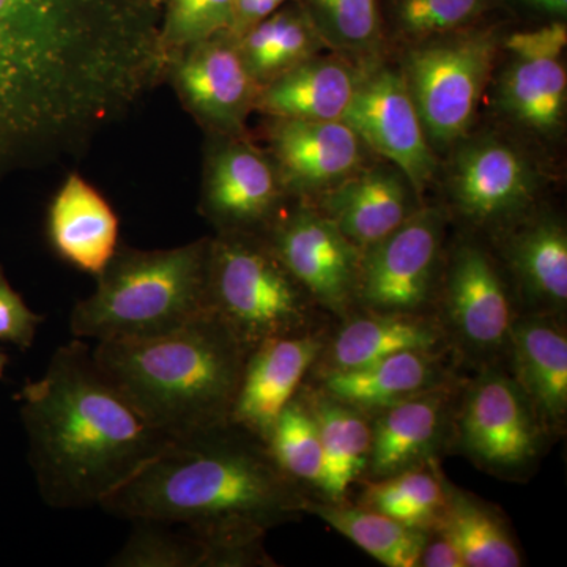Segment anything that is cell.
I'll return each instance as SVG.
<instances>
[{
	"label": "cell",
	"instance_id": "cell-1",
	"mask_svg": "<svg viewBox=\"0 0 567 567\" xmlns=\"http://www.w3.org/2000/svg\"><path fill=\"white\" fill-rule=\"evenodd\" d=\"M151 0H0V182L91 147L163 84Z\"/></svg>",
	"mask_w": 567,
	"mask_h": 567
},
{
	"label": "cell",
	"instance_id": "cell-2",
	"mask_svg": "<svg viewBox=\"0 0 567 567\" xmlns=\"http://www.w3.org/2000/svg\"><path fill=\"white\" fill-rule=\"evenodd\" d=\"M17 401L37 488L52 509L100 506L169 442L112 385L82 339L59 347Z\"/></svg>",
	"mask_w": 567,
	"mask_h": 567
},
{
	"label": "cell",
	"instance_id": "cell-3",
	"mask_svg": "<svg viewBox=\"0 0 567 567\" xmlns=\"http://www.w3.org/2000/svg\"><path fill=\"white\" fill-rule=\"evenodd\" d=\"M308 502L262 439L224 423L171 439L100 507L130 522H244L268 532L298 520Z\"/></svg>",
	"mask_w": 567,
	"mask_h": 567
},
{
	"label": "cell",
	"instance_id": "cell-4",
	"mask_svg": "<svg viewBox=\"0 0 567 567\" xmlns=\"http://www.w3.org/2000/svg\"><path fill=\"white\" fill-rule=\"evenodd\" d=\"M248 353L212 309L169 333L92 349L112 385L169 440L229 423Z\"/></svg>",
	"mask_w": 567,
	"mask_h": 567
},
{
	"label": "cell",
	"instance_id": "cell-5",
	"mask_svg": "<svg viewBox=\"0 0 567 567\" xmlns=\"http://www.w3.org/2000/svg\"><path fill=\"white\" fill-rule=\"evenodd\" d=\"M210 237L169 249L118 246L95 290L74 305L73 338L96 342L169 333L210 309Z\"/></svg>",
	"mask_w": 567,
	"mask_h": 567
},
{
	"label": "cell",
	"instance_id": "cell-6",
	"mask_svg": "<svg viewBox=\"0 0 567 567\" xmlns=\"http://www.w3.org/2000/svg\"><path fill=\"white\" fill-rule=\"evenodd\" d=\"M208 306L248 352L312 330L316 303L264 235L216 234L208 251Z\"/></svg>",
	"mask_w": 567,
	"mask_h": 567
},
{
	"label": "cell",
	"instance_id": "cell-7",
	"mask_svg": "<svg viewBox=\"0 0 567 567\" xmlns=\"http://www.w3.org/2000/svg\"><path fill=\"white\" fill-rule=\"evenodd\" d=\"M502 43L499 25L483 22L412 43L402 73L431 145L447 147L468 133Z\"/></svg>",
	"mask_w": 567,
	"mask_h": 567
},
{
	"label": "cell",
	"instance_id": "cell-8",
	"mask_svg": "<svg viewBox=\"0 0 567 567\" xmlns=\"http://www.w3.org/2000/svg\"><path fill=\"white\" fill-rule=\"evenodd\" d=\"M453 423L458 451L484 472L509 481L535 472L548 435L516 379L498 368L484 369L470 383Z\"/></svg>",
	"mask_w": 567,
	"mask_h": 567
},
{
	"label": "cell",
	"instance_id": "cell-9",
	"mask_svg": "<svg viewBox=\"0 0 567 567\" xmlns=\"http://www.w3.org/2000/svg\"><path fill=\"white\" fill-rule=\"evenodd\" d=\"M287 197L270 153L246 134L207 136L199 212L216 234L262 235Z\"/></svg>",
	"mask_w": 567,
	"mask_h": 567
},
{
	"label": "cell",
	"instance_id": "cell-10",
	"mask_svg": "<svg viewBox=\"0 0 567 567\" xmlns=\"http://www.w3.org/2000/svg\"><path fill=\"white\" fill-rule=\"evenodd\" d=\"M163 82L207 136L246 134L260 85L246 69L233 33H215L171 54Z\"/></svg>",
	"mask_w": 567,
	"mask_h": 567
},
{
	"label": "cell",
	"instance_id": "cell-11",
	"mask_svg": "<svg viewBox=\"0 0 567 567\" xmlns=\"http://www.w3.org/2000/svg\"><path fill=\"white\" fill-rule=\"evenodd\" d=\"M262 235L316 306L347 316L358 301L363 251L327 215L301 200Z\"/></svg>",
	"mask_w": 567,
	"mask_h": 567
},
{
	"label": "cell",
	"instance_id": "cell-12",
	"mask_svg": "<svg viewBox=\"0 0 567 567\" xmlns=\"http://www.w3.org/2000/svg\"><path fill=\"white\" fill-rule=\"evenodd\" d=\"M445 218L417 208L404 224L361 254L358 303L368 311L421 315L434 292Z\"/></svg>",
	"mask_w": 567,
	"mask_h": 567
},
{
	"label": "cell",
	"instance_id": "cell-13",
	"mask_svg": "<svg viewBox=\"0 0 567 567\" xmlns=\"http://www.w3.org/2000/svg\"><path fill=\"white\" fill-rule=\"evenodd\" d=\"M342 122L423 194L435 174V153L402 70L375 62L363 65Z\"/></svg>",
	"mask_w": 567,
	"mask_h": 567
},
{
	"label": "cell",
	"instance_id": "cell-14",
	"mask_svg": "<svg viewBox=\"0 0 567 567\" xmlns=\"http://www.w3.org/2000/svg\"><path fill=\"white\" fill-rule=\"evenodd\" d=\"M267 152L287 196L319 199L365 167L368 145L342 121L268 117Z\"/></svg>",
	"mask_w": 567,
	"mask_h": 567
},
{
	"label": "cell",
	"instance_id": "cell-15",
	"mask_svg": "<svg viewBox=\"0 0 567 567\" xmlns=\"http://www.w3.org/2000/svg\"><path fill=\"white\" fill-rule=\"evenodd\" d=\"M446 324L466 352L492 357L509 344L514 309L494 260L476 245L453 254L445 297Z\"/></svg>",
	"mask_w": 567,
	"mask_h": 567
},
{
	"label": "cell",
	"instance_id": "cell-16",
	"mask_svg": "<svg viewBox=\"0 0 567 567\" xmlns=\"http://www.w3.org/2000/svg\"><path fill=\"white\" fill-rule=\"evenodd\" d=\"M451 194L462 215L480 226L511 221L535 203L537 175L513 145L481 140L458 152Z\"/></svg>",
	"mask_w": 567,
	"mask_h": 567
},
{
	"label": "cell",
	"instance_id": "cell-17",
	"mask_svg": "<svg viewBox=\"0 0 567 567\" xmlns=\"http://www.w3.org/2000/svg\"><path fill=\"white\" fill-rule=\"evenodd\" d=\"M327 342L315 330L270 339L246 358L229 423L267 443L284 406L303 386Z\"/></svg>",
	"mask_w": 567,
	"mask_h": 567
},
{
	"label": "cell",
	"instance_id": "cell-18",
	"mask_svg": "<svg viewBox=\"0 0 567 567\" xmlns=\"http://www.w3.org/2000/svg\"><path fill=\"white\" fill-rule=\"evenodd\" d=\"M47 238L59 259L96 278L122 244L121 221L106 197L73 171L48 207Z\"/></svg>",
	"mask_w": 567,
	"mask_h": 567
},
{
	"label": "cell",
	"instance_id": "cell-19",
	"mask_svg": "<svg viewBox=\"0 0 567 567\" xmlns=\"http://www.w3.org/2000/svg\"><path fill=\"white\" fill-rule=\"evenodd\" d=\"M453 393L450 386L435 388L371 417V453L364 475L372 480L399 475L434 462L442 446L451 416Z\"/></svg>",
	"mask_w": 567,
	"mask_h": 567
},
{
	"label": "cell",
	"instance_id": "cell-20",
	"mask_svg": "<svg viewBox=\"0 0 567 567\" xmlns=\"http://www.w3.org/2000/svg\"><path fill=\"white\" fill-rule=\"evenodd\" d=\"M415 194L409 178L393 164L365 166L320 196L317 208L364 251L394 233L417 210Z\"/></svg>",
	"mask_w": 567,
	"mask_h": 567
},
{
	"label": "cell",
	"instance_id": "cell-21",
	"mask_svg": "<svg viewBox=\"0 0 567 567\" xmlns=\"http://www.w3.org/2000/svg\"><path fill=\"white\" fill-rule=\"evenodd\" d=\"M513 374L547 431H559L567 415V336L558 316L516 317L509 344Z\"/></svg>",
	"mask_w": 567,
	"mask_h": 567
},
{
	"label": "cell",
	"instance_id": "cell-22",
	"mask_svg": "<svg viewBox=\"0 0 567 567\" xmlns=\"http://www.w3.org/2000/svg\"><path fill=\"white\" fill-rule=\"evenodd\" d=\"M361 69L344 55H315L262 85L256 111L270 118L342 121Z\"/></svg>",
	"mask_w": 567,
	"mask_h": 567
},
{
	"label": "cell",
	"instance_id": "cell-23",
	"mask_svg": "<svg viewBox=\"0 0 567 567\" xmlns=\"http://www.w3.org/2000/svg\"><path fill=\"white\" fill-rule=\"evenodd\" d=\"M447 386L442 350H409L350 371L323 372L320 391L365 415Z\"/></svg>",
	"mask_w": 567,
	"mask_h": 567
},
{
	"label": "cell",
	"instance_id": "cell-24",
	"mask_svg": "<svg viewBox=\"0 0 567 567\" xmlns=\"http://www.w3.org/2000/svg\"><path fill=\"white\" fill-rule=\"evenodd\" d=\"M446 341L443 323L423 315L368 311L347 320L320 358L323 372L350 371L409 350H440Z\"/></svg>",
	"mask_w": 567,
	"mask_h": 567
},
{
	"label": "cell",
	"instance_id": "cell-25",
	"mask_svg": "<svg viewBox=\"0 0 567 567\" xmlns=\"http://www.w3.org/2000/svg\"><path fill=\"white\" fill-rule=\"evenodd\" d=\"M301 391V390H300ZM319 427L324 473V502H344L346 492L364 475L371 453V416L319 390L301 391Z\"/></svg>",
	"mask_w": 567,
	"mask_h": 567
},
{
	"label": "cell",
	"instance_id": "cell-26",
	"mask_svg": "<svg viewBox=\"0 0 567 567\" xmlns=\"http://www.w3.org/2000/svg\"><path fill=\"white\" fill-rule=\"evenodd\" d=\"M507 259L522 293L540 315L559 316L567 301V233L558 219L543 218L518 229Z\"/></svg>",
	"mask_w": 567,
	"mask_h": 567
},
{
	"label": "cell",
	"instance_id": "cell-27",
	"mask_svg": "<svg viewBox=\"0 0 567 567\" xmlns=\"http://www.w3.org/2000/svg\"><path fill=\"white\" fill-rule=\"evenodd\" d=\"M446 502L434 528L456 546L465 567H520V548L498 509L443 477ZM432 529V532H434Z\"/></svg>",
	"mask_w": 567,
	"mask_h": 567
},
{
	"label": "cell",
	"instance_id": "cell-28",
	"mask_svg": "<svg viewBox=\"0 0 567 567\" xmlns=\"http://www.w3.org/2000/svg\"><path fill=\"white\" fill-rule=\"evenodd\" d=\"M254 81L262 87L327 50L303 7L289 0L237 39Z\"/></svg>",
	"mask_w": 567,
	"mask_h": 567
},
{
	"label": "cell",
	"instance_id": "cell-29",
	"mask_svg": "<svg viewBox=\"0 0 567 567\" xmlns=\"http://www.w3.org/2000/svg\"><path fill=\"white\" fill-rule=\"evenodd\" d=\"M499 104L518 125L554 136L565 125L567 74L561 59L514 58L503 73Z\"/></svg>",
	"mask_w": 567,
	"mask_h": 567
},
{
	"label": "cell",
	"instance_id": "cell-30",
	"mask_svg": "<svg viewBox=\"0 0 567 567\" xmlns=\"http://www.w3.org/2000/svg\"><path fill=\"white\" fill-rule=\"evenodd\" d=\"M308 513L322 518L336 532L388 567L417 566L429 537V532L406 527L379 511L349 506L346 502L319 503L309 498Z\"/></svg>",
	"mask_w": 567,
	"mask_h": 567
},
{
	"label": "cell",
	"instance_id": "cell-31",
	"mask_svg": "<svg viewBox=\"0 0 567 567\" xmlns=\"http://www.w3.org/2000/svg\"><path fill=\"white\" fill-rule=\"evenodd\" d=\"M327 48L360 65L374 62L383 43L380 0H297Z\"/></svg>",
	"mask_w": 567,
	"mask_h": 567
},
{
	"label": "cell",
	"instance_id": "cell-32",
	"mask_svg": "<svg viewBox=\"0 0 567 567\" xmlns=\"http://www.w3.org/2000/svg\"><path fill=\"white\" fill-rule=\"evenodd\" d=\"M446 494L434 462L365 484L361 505L379 511L406 527L432 532L442 517Z\"/></svg>",
	"mask_w": 567,
	"mask_h": 567
},
{
	"label": "cell",
	"instance_id": "cell-33",
	"mask_svg": "<svg viewBox=\"0 0 567 567\" xmlns=\"http://www.w3.org/2000/svg\"><path fill=\"white\" fill-rule=\"evenodd\" d=\"M267 446L284 475L301 491H320L324 473L322 442L301 391L279 413Z\"/></svg>",
	"mask_w": 567,
	"mask_h": 567
},
{
	"label": "cell",
	"instance_id": "cell-34",
	"mask_svg": "<svg viewBox=\"0 0 567 567\" xmlns=\"http://www.w3.org/2000/svg\"><path fill=\"white\" fill-rule=\"evenodd\" d=\"M380 7L401 39L420 43L480 24L503 0H380Z\"/></svg>",
	"mask_w": 567,
	"mask_h": 567
},
{
	"label": "cell",
	"instance_id": "cell-35",
	"mask_svg": "<svg viewBox=\"0 0 567 567\" xmlns=\"http://www.w3.org/2000/svg\"><path fill=\"white\" fill-rule=\"evenodd\" d=\"M132 524L128 539L107 566L203 567V547L188 528L148 520Z\"/></svg>",
	"mask_w": 567,
	"mask_h": 567
},
{
	"label": "cell",
	"instance_id": "cell-36",
	"mask_svg": "<svg viewBox=\"0 0 567 567\" xmlns=\"http://www.w3.org/2000/svg\"><path fill=\"white\" fill-rule=\"evenodd\" d=\"M235 0H166L159 24L164 61L174 52L227 31Z\"/></svg>",
	"mask_w": 567,
	"mask_h": 567
},
{
	"label": "cell",
	"instance_id": "cell-37",
	"mask_svg": "<svg viewBox=\"0 0 567 567\" xmlns=\"http://www.w3.org/2000/svg\"><path fill=\"white\" fill-rule=\"evenodd\" d=\"M44 316L32 311L20 292L13 289L6 268L0 264V342H7L25 352L35 342L37 331Z\"/></svg>",
	"mask_w": 567,
	"mask_h": 567
},
{
	"label": "cell",
	"instance_id": "cell-38",
	"mask_svg": "<svg viewBox=\"0 0 567 567\" xmlns=\"http://www.w3.org/2000/svg\"><path fill=\"white\" fill-rule=\"evenodd\" d=\"M567 47L566 21H548L533 31L514 32L503 37L502 48L514 58L561 59Z\"/></svg>",
	"mask_w": 567,
	"mask_h": 567
},
{
	"label": "cell",
	"instance_id": "cell-39",
	"mask_svg": "<svg viewBox=\"0 0 567 567\" xmlns=\"http://www.w3.org/2000/svg\"><path fill=\"white\" fill-rule=\"evenodd\" d=\"M436 533L435 539L431 536L425 540L423 551H421L417 566L423 567H465L464 558L456 546L451 543L445 535Z\"/></svg>",
	"mask_w": 567,
	"mask_h": 567
},
{
	"label": "cell",
	"instance_id": "cell-40",
	"mask_svg": "<svg viewBox=\"0 0 567 567\" xmlns=\"http://www.w3.org/2000/svg\"><path fill=\"white\" fill-rule=\"evenodd\" d=\"M506 3H516L522 9L543 14L548 21H566L567 0H503V7Z\"/></svg>",
	"mask_w": 567,
	"mask_h": 567
},
{
	"label": "cell",
	"instance_id": "cell-41",
	"mask_svg": "<svg viewBox=\"0 0 567 567\" xmlns=\"http://www.w3.org/2000/svg\"><path fill=\"white\" fill-rule=\"evenodd\" d=\"M7 364H9V354L0 352V380H2L3 372H6Z\"/></svg>",
	"mask_w": 567,
	"mask_h": 567
},
{
	"label": "cell",
	"instance_id": "cell-42",
	"mask_svg": "<svg viewBox=\"0 0 567 567\" xmlns=\"http://www.w3.org/2000/svg\"><path fill=\"white\" fill-rule=\"evenodd\" d=\"M166 0H151V3L155 9L163 10V6Z\"/></svg>",
	"mask_w": 567,
	"mask_h": 567
}]
</instances>
